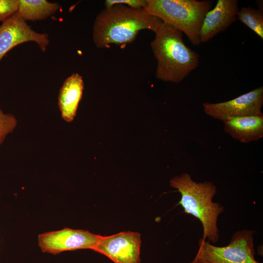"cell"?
Instances as JSON below:
<instances>
[{"label": "cell", "instance_id": "1", "mask_svg": "<svg viewBox=\"0 0 263 263\" xmlns=\"http://www.w3.org/2000/svg\"><path fill=\"white\" fill-rule=\"evenodd\" d=\"M163 22L143 9L116 4L97 15L93 24V39L98 48H110L111 44L125 45L134 41L141 30L154 33Z\"/></svg>", "mask_w": 263, "mask_h": 263}, {"label": "cell", "instance_id": "2", "mask_svg": "<svg viewBox=\"0 0 263 263\" xmlns=\"http://www.w3.org/2000/svg\"><path fill=\"white\" fill-rule=\"evenodd\" d=\"M150 47L157 61L156 77L162 81L178 83L198 66L199 56L183 39V33L164 23L154 32Z\"/></svg>", "mask_w": 263, "mask_h": 263}, {"label": "cell", "instance_id": "3", "mask_svg": "<svg viewBox=\"0 0 263 263\" xmlns=\"http://www.w3.org/2000/svg\"><path fill=\"white\" fill-rule=\"evenodd\" d=\"M170 186L178 190L181 195L179 204L186 213L190 214L201 223L203 227V241L213 244L220 238L217 225L219 216L224 211V207L218 202H213L217 193L216 186L212 182H197L190 175L183 173L170 180Z\"/></svg>", "mask_w": 263, "mask_h": 263}, {"label": "cell", "instance_id": "4", "mask_svg": "<svg viewBox=\"0 0 263 263\" xmlns=\"http://www.w3.org/2000/svg\"><path fill=\"white\" fill-rule=\"evenodd\" d=\"M211 2L196 0H147L143 10L182 33L194 45H199L204 18L211 9Z\"/></svg>", "mask_w": 263, "mask_h": 263}, {"label": "cell", "instance_id": "5", "mask_svg": "<svg viewBox=\"0 0 263 263\" xmlns=\"http://www.w3.org/2000/svg\"><path fill=\"white\" fill-rule=\"evenodd\" d=\"M254 233L249 229L238 231L229 244L222 247L200 239L197 254L189 263H261L255 258Z\"/></svg>", "mask_w": 263, "mask_h": 263}, {"label": "cell", "instance_id": "6", "mask_svg": "<svg viewBox=\"0 0 263 263\" xmlns=\"http://www.w3.org/2000/svg\"><path fill=\"white\" fill-rule=\"evenodd\" d=\"M100 236L87 230L65 228L40 234L38 245L43 252L53 254L78 249L94 250Z\"/></svg>", "mask_w": 263, "mask_h": 263}, {"label": "cell", "instance_id": "7", "mask_svg": "<svg viewBox=\"0 0 263 263\" xmlns=\"http://www.w3.org/2000/svg\"><path fill=\"white\" fill-rule=\"evenodd\" d=\"M263 87H260L239 96L223 102L203 104L204 112L223 121L231 117L263 115Z\"/></svg>", "mask_w": 263, "mask_h": 263}, {"label": "cell", "instance_id": "8", "mask_svg": "<svg viewBox=\"0 0 263 263\" xmlns=\"http://www.w3.org/2000/svg\"><path fill=\"white\" fill-rule=\"evenodd\" d=\"M28 41L36 42L42 52L50 42L47 34L33 30L17 12L0 25V61L12 49Z\"/></svg>", "mask_w": 263, "mask_h": 263}, {"label": "cell", "instance_id": "9", "mask_svg": "<svg viewBox=\"0 0 263 263\" xmlns=\"http://www.w3.org/2000/svg\"><path fill=\"white\" fill-rule=\"evenodd\" d=\"M140 234L123 231L101 236L94 251L105 255L114 263H140Z\"/></svg>", "mask_w": 263, "mask_h": 263}, {"label": "cell", "instance_id": "10", "mask_svg": "<svg viewBox=\"0 0 263 263\" xmlns=\"http://www.w3.org/2000/svg\"><path fill=\"white\" fill-rule=\"evenodd\" d=\"M239 10L238 0H218L204 18L200 31L201 43L208 41L225 30L237 19Z\"/></svg>", "mask_w": 263, "mask_h": 263}, {"label": "cell", "instance_id": "11", "mask_svg": "<svg viewBox=\"0 0 263 263\" xmlns=\"http://www.w3.org/2000/svg\"><path fill=\"white\" fill-rule=\"evenodd\" d=\"M83 89V78L78 73H73L64 81L58 96V108L64 121L71 122L74 120Z\"/></svg>", "mask_w": 263, "mask_h": 263}, {"label": "cell", "instance_id": "12", "mask_svg": "<svg viewBox=\"0 0 263 263\" xmlns=\"http://www.w3.org/2000/svg\"><path fill=\"white\" fill-rule=\"evenodd\" d=\"M223 122L225 132L242 143L258 141L263 137V114L231 117Z\"/></svg>", "mask_w": 263, "mask_h": 263}, {"label": "cell", "instance_id": "13", "mask_svg": "<svg viewBox=\"0 0 263 263\" xmlns=\"http://www.w3.org/2000/svg\"><path fill=\"white\" fill-rule=\"evenodd\" d=\"M60 8L56 2L46 0H19L18 13L26 21L45 19Z\"/></svg>", "mask_w": 263, "mask_h": 263}, {"label": "cell", "instance_id": "14", "mask_svg": "<svg viewBox=\"0 0 263 263\" xmlns=\"http://www.w3.org/2000/svg\"><path fill=\"white\" fill-rule=\"evenodd\" d=\"M237 19L263 39V10L243 7L239 10Z\"/></svg>", "mask_w": 263, "mask_h": 263}, {"label": "cell", "instance_id": "15", "mask_svg": "<svg viewBox=\"0 0 263 263\" xmlns=\"http://www.w3.org/2000/svg\"><path fill=\"white\" fill-rule=\"evenodd\" d=\"M18 121L14 115L3 112L0 107V145L16 129Z\"/></svg>", "mask_w": 263, "mask_h": 263}, {"label": "cell", "instance_id": "16", "mask_svg": "<svg viewBox=\"0 0 263 263\" xmlns=\"http://www.w3.org/2000/svg\"><path fill=\"white\" fill-rule=\"evenodd\" d=\"M19 0H0V21L3 22L18 10Z\"/></svg>", "mask_w": 263, "mask_h": 263}, {"label": "cell", "instance_id": "17", "mask_svg": "<svg viewBox=\"0 0 263 263\" xmlns=\"http://www.w3.org/2000/svg\"><path fill=\"white\" fill-rule=\"evenodd\" d=\"M104 4L105 8L116 4H121L133 8L143 9L147 6V0H106Z\"/></svg>", "mask_w": 263, "mask_h": 263}]
</instances>
